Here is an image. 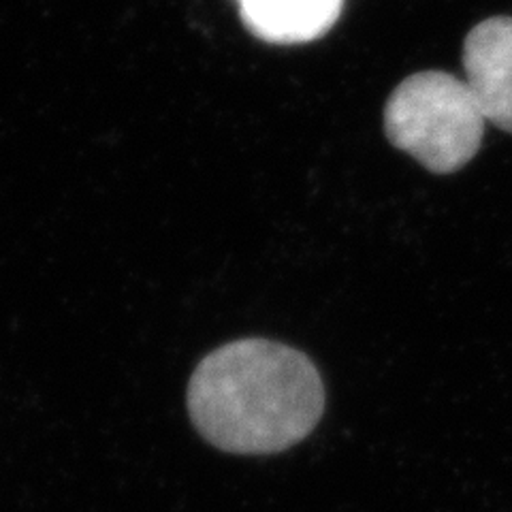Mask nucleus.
Masks as SVG:
<instances>
[{"label":"nucleus","instance_id":"f257e3e1","mask_svg":"<svg viewBox=\"0 0 512 512\" xmlns=\"http://www.w3.org/2000/svg\"><path fill=\"white\" fill-rule=\"evenodd\" d=\"M199 434L233 455H274L306 440L325 412V387L303 352L237 340L210 352L188 382Z\"/></svg>","mask_w":512,"mask_h":512},{"label":"nucleus","instance_id":"f03ea898","mask_svg":"<svg viewBox=\"0 0 512 512\" xmlns=\"http://www.w3.org/2000/svg\"><path fill=\"white\" fill-rule=\"evenodd\" d=\"M485 116L466 82L442 73L410 75L384 107V133L431 173H455L476 156Z\"/></svg>","mask_w":512,"mask_h":512},{"label":"nucleus","instance_id":"7ed1b4c3","mask_svg":"<svg viewBox=\"0 0 512 512\" xmlns=\"http://www.w3.org/2000/svg\"><path fill=\"white\" fill-rule=\"evenodd\" d=\"M463 71L480 114L512 133V18L498 15L470 30L463 43Z\"/></svg>","mask_w":512,"mask_h":512},{"label":"nucleus","instance_id":"20e7f679","mask_svg":"<svg viewBox=\"0 0 512 512\" xmlns=\"http://www.w3.org/2000/svg\"><path fill=\"white\" fill-rule=\"evenodd\" d=\"M244 26L261 41L297 45L316 41L340 20L344 0H235Z\"/></svg>","mask_w":512,"mask_h":512}]
</instances>
